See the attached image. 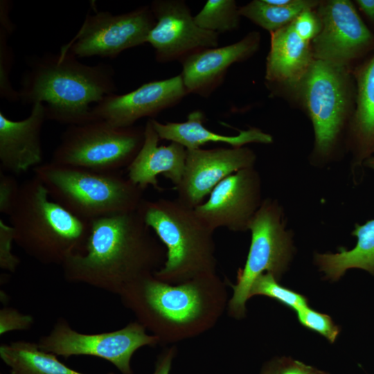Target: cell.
I'll return each mask as SVG.
<instances>
[{"mask_svg":"<svg viewBox=\"0 0 374 374\" xmlns=\"http://www.w3.org/2000/svg\"><path fill=\"white\" fill-rule=\"evenodd\" d=\"M46 119L42 103L33 105L29 116L21 121H12L0 111L1 170L16 175L42 164L41 132Z\"/></svg>","mask_w":374,"mask_h":374,"instance_id":"ac0fdd59","label":"cell"},{"mask_svg":"<svg viewBox=\"0 0 374 374\" xmlns=\"http://www.w3.org/2000/svg\"><path fill=\"white\" fill-rule=\"evenodd\" d=\"M205 119L204 114L200 110L190 112L185 122L161 123L150 118L160 139L177 143L186 150L198 149L208 143H223L233 148H240L251 143L268 144L273 141L270 134L256 127L240 130L235 136L219 134L204 127Z\"/></svg>","mask_w":374,"mask_h":374,"instance_id":"44dd1931","label":"cell"},{"mask_svg":"<svg viewBox=\"0 0 374 374\" xmlns=\"http://www.w3.org/2000/svg\"><path fill=\"white\" fill-rule=\"evenodd\" d=\"M155 235L138 210L92 220L84 252L64 262L63 276L120 296L164 264L166 249Z\"/></svg>","mask_w":374,"mask_h":374,"instance_id":"6da1fadb","label":"cell"},{"mask_svg":"<svg viewBox=\"0 0 374 374\" xmlns=\"http://www.w3.org/2000/svg\"><path fill=\"white\" fill-rule=\"evenodd\" d=\"M317 15L321 30L311 43L315 60L346 68L371 44L373 36L350 1L321 3Z\"/></svg>","mask_w":374,"mask_h":374,"instance_id":"5bb4252c","label":"cell"},{"mask_svg":"<svg viewBox=\"0 0 374 374\" xmlns=\"http://www.w3.org/2000/svg\"><path fill=\"white\" fill-rule=\"evenodd\" d=\"M295 0H265L267 3L277 6H286L294 3Z\"/></svg>","mask_w":374,"mask_h":374,"instance_id":"74e56055","label":"cell"},{"mask_svg":"<svg viewBox=\"0 0 374 374\" xmlns=\"http://www.w3.org/2000/svg\"><path fill=\"white\" fill-rule=\"evenodd\" d=\"M251 240L244 267L237 274L236 283L230 284L233 294L229 300L230 317L241 319L255 280L270 273L277 280L287 271L294 252L293 233L286 229L283 209L276 199H264L249 225Z\"/></svg>","mask_w":374,"mask_h":374,"instance_id":"52a82bcc","label":"cell"},{"mask_svg":"<svg viewBox=\"0 0 374 374\" xmlns=\"http://www.w3.org/2000/svg\"><path fill=\"white\" fill-rule=\"evenodd\" d=\"M310 374H328V373L323 372L321 371H319L313 367H311Z\"/></svg>","mask_w":374,"mask_h":374,"instance_id":"ab89813d","label":"cell"},{"mask_svg":"<svg viewBox=\"0 0 374 374\" xmlns=\"http://www.w3.org/2000/svg\"><path fill=\"white\" fill-rule=\"evenodd\" d=\"M155 24L149 6L119 15L105 11L87 14L76 35L60 53L77 58L100 56L114 59L125 50L147 43Z\"/></svg>","mask_w":374,"mask_h":374,"instance_id":"8fae6325","label":"cell"},{"mask_svg":"<svg viewBox=\"0 0 374 374\" xmlns=\"http://www.w3.org/2000/svg\"><path fill=\"white\" fill-rule=\"evenodd\" d=\"M138 211L166 249L163 266L154 272L172 285L216 274L214 231L195 208L175 199H144Z\"/></svg>","mask_w":374,"mask_h":374,"instance_id":"5b68a950","label":"cell"},{"mask_svg":"<svg viewBox=\"0 0 374 374\" xmlns=\"http://www.w3.org/2000/svg\"><path fill=\"white\" fill-rule=\"evenodd\" d=\"M176 353L177 348L175 346L163 350L158 357L153 374H169Z\"/></svg>","mask_w":374,"mask_h":374,"instance_id":"e575fe53","label":"cell"},{"mask_svg":"<svg viewBox=\"0 0 374 374\" xmlns=\"http://www.w3.org/2000/svg\"><path fill=\"white\" fill-rule=\"evenodd\" d=\"M156 24L147 40L160 63L181 61L202 49L217 47L219 34L199 27L182 0H154L150 6Z\"/></svg>","mask_w":374,"mask_h":374,"instance_id":"7c38bea8","label":"cell"},{"mask_svg":"<svg viewBox=\"0 0 374 374\" xmlns=\"http://www.w3.org/2000/svg\"><path fill=\"white\" fill-rule=\"evenodd\" d=\"M364 166L374 170V156L368 159L364 163Z\"/></svg>","mask_w":374,"mask_h":374,"instance_id":"f35d334b","label":"cell"},{"mask_svg":"<svg viewBox=\"0 0 374 374\" xmlns=\"http://www.w3.org/2000/svg\"><path fill=\"white\" fill-rule=\"evenodd\" d=\"M10 3H0V95L10 102L19 100L18 91L14 89L10 80V73L13 63V53L8 39L14 30L9 18Z\"/></svg>","mask_w":374,"mask_h":374,"instance_id":"4316f807","label":"cell"},{"mask_svg":"<svg viewBox=\"0 0 374 374\" xmlns=\"http://www.w3.org/2000/svg\"><path fill=\"white\" fill-rule=\"evenodd\" d=\"M351 234L357 239L352 249L339 247L336 253H314V263L327 279L337 281L353 268L365 270L374 276V219L363 224H355Z\"/></svg>","mask_w":374,"mask_h":374,"instance_id":"603a6c76","label":"cell"},{"mask_svg":"<svg viewBox=\"0 0 374 374\" xmlns=\"http://www.w3.org/2000/svg\"><path fill=\"white\" fill-rule=\"evenodd\" d=\"M20 186L13 175L0 170V212L9 215L18 197Z\"/></svg>","mask_w":374,"mask_h":374,"instance_id":"4dcf8cb0","label":"cell"},{"mask_svg":"<svg viewBox=\"0 0 374 374\" xmlns=\"http://www.w3.org/2000/svg\"><path fill=\"white\" fill-rule=\"evenodd\" d=\"M144 127H116L104 120L69 125L51 161L101 172L127 168L141 148Z\"/></svg>","mask_w":374,"mask_h":374,"instance_id":"ba28073f","label":"cell"},{"mask_svg":"<svg viewBox=\"0 0 374 374\" xmlns=\"http://www.w3.org/2000/svg\"><path fill=\"white\" fill-rule=\"evenodd\" d=\"M145 329L166 345L198 337L212 329L227 310L226 282L216 274L172 285L148 275L120 296Z\"/></svg>","mask_w":374,"mask_h":374,"instance_id":"7a4b0ae2","label":"cell"},{"mask_svg":"<svg viewBox=\"0 0 374 374\" xmlns=\"http://www.w3.org/2000/svg\"><path fill=\"white\" fill-rule=\"evenodd\" d=\"M296 312L299 322L304 327L323 336L330 343L336 340L340 329L328 314L319 312L308 306Z\"/></svg>","mask_w":374,"mask_h":374,"instance_id":"f1b7e54d","label":"cell"},{"mask_svg":"<svg viewBox=\"0 0 374 374\" xmlns=\"http://www.w3.org/2000/svg\"><path fill=\"white\" fill-rule=\"evenodd\" d=\"M45 352L62 356L90 355L114 364L122 374H132L130 362L134 353L143 346H155L159 339L146 332L137 321L121 329L98 334H82L73 330L64 318H59L51 331L37 343Z\"/></svg>","mask_w":374,"mask_h":374,"instance_id":"30bf717a","label":"cell"},{"mask_svg":"<svg viewBox=\"0 0 374 374\" xmlns=\"http://www.w3.org/2000/svg\"><path fill=\"white\" fill-rule=\"evenodd\" d=\"M19 92L24 104L44 105L46 119L69 125L91 121L90 104L115 93L112 66L87 65L69 53H46L29 58Z\"/></svg>","mask_w":374,"mask_h":374,"instance_id":"3957f363","label":"cell"},{"mask_svg":"<svg viewBox=\"0 0 374 374\" xmlns=\"http://www.w3.org/2000/svg\"><path fill=\"white\" fill-rule=\"evenodd\" d=\"M240 17L234 0H208L194 20L201 28L219 34L238 29Z\"/></svg>","mask_w":374,"mask_h":374,"instance_id":"484cf974","label":"cell"},{"mask_svg":"<svg viewBox=\"0 0 374 374\" xmlns=\"http://www.w3.org/2000/svg\"><path fill=\"white\" fill-rule=\"evenodd\" d=\"M187 92L181 75L145 83L122 95L106 96L91 109L94 120L119 127L133 126L143 117H154L179 103Z\"/></svg>","mask_w":374,"mask_h":374,"instance_id":"2e32d148","label":"cell"},{"mask_svg":"<svg viewBox=\"0 0 374 374\" xmlns=\"http://www.w3.org/2000/svg\"><path fill=\"white\" fill-rule=\"evenodd\" d=\"M357 107L350 131L355 173L374 154V55L357 73Z\"/></svg>","mask_w":374,"mask_h":374,"instance_id":"7402d4cb","label":"cell"},{"mask_svg":"<svg viewBox=\"0 0 374 374\" xmlns=\"http://www.w3.org/2000/svg\"><path fill=\"white\" fill-rule=\"evenodd\" d=\"M260 42V33L251 32L234 44L202 49L183 59L180 75L187 92L208 97L223 82L229 66L253 55Z\"/></svg>","mask_w":374,"mask_h":374,"instance_id":"e0dca14e","label":"cell"},{"mask_svg":"<svg viewBox=\"0 0 374 374\" xmlns=\"http://www.w3.org/2000/svg\"><path fill=\"white\" fill-rule=\"evenodd\" d=\"M280 365V358L268 362L262 368L260 374H278Z\"/></svg>","mask_w":374,"mask_h":374,"instance_id":"8d00e7d4","label":"cell"},{"mask_svg":"<svg viewBox=\"0 0 374 374\" xmlns=\"http://www.w3.org/2000/svg\"><path fill=\"white\" fill-rule=\"evenodd\" d=\"M15 242V231L10 224L0 220V267L14 272L20 264L19 258L12 253V244Z\"/></svg>","mask_w":374,"mask_h":374,"instance_id":"f546056e","label":"cell"},{"mask_svg":"<svg viewBox=\"0 0 374 374\" xmlns=\"http://www.w3.org/2000/svg\"><path fill=\"white\" fill-rule=\"evenodd\" d=\"M263 200L261 178L253 167L240 170L223 179L208 199L195 210L213 231L226 228L244 232L249 231Z\"/></svg>","mask_w":374,"mask_h":374,"instance_id":"4fadbf2b","label":"cell"},{"mask_svg":"<svg viewBox=\"0 0 374 374\" xmlns=\"http://www.w3.org/2000/svg\"><path fill=\"white\" fill-rule=\"evenodd\" d=\"M256 295L268 296L296 312L308 306L306 297L280 285L275 276L270 273L261 274L253 282L250 296Z\"/></svg>","mask_w":374,"mask_h":374,"instance_id":"83f0119b","label":"cell"},{"mask_svg":"<svg viewBox=\"0 0 374 374\" xmlns=\"http://www.w3.org/2000/svg\"><path fill=\"white\" fill-rule=\"evenodd\" d=\"M355 2L359 8L374 21V0H357Z\"/></svg>","mask_w":374,"mask_h":374,"instance_id":"d590c367","label":"cell"},{"mask_svg":"<svg viewBox=\"0 0 374 374\" xmlns=\"http://www.w3.org/2000/svg\"><path fill=\"white\" fill-rule=\"evenodd\" d=\"M8 216L15 242L40 263L62 266L69 256L85 251L90 221L52 199L35 176L21 184Z\"/></svg>","mask_w":374,"mask_h":374,"instance_id":"277c9868","label":"cell"},{"mask_svg":"<svg viewBox=\"0 0 374 374\" xmlns=\"http://www.w3.org/2000/svg\"><path fill=\"white\" fill-rule=\"evenodd\" d=\"M314 133L315 164L333 160L348 116V79L345 67L315 60L298 84Z\"/></svg>","mask_w":374,"mask_h":374,"instance_id":"9c48e42d","label":"cell"},{"mask_svg":"<svg viewBox=\"0 0 374 374\" xmlns=\"http://www.w3.org/2000/svg\"><path fill=\"white\" fill-rule=\"evenodd\" d=\"M33 172L52 199L88 221L136 211L144 200V190L119 172H101L52 161Z\"/></svg>","mask_w":374,"mask_h":374,"instance_id":"8992f818","label":"cell"},{"mask_svg":"<svg viewBox=\"0 0 374 374\" xmlns=\"http://www.w3.org/2000/svg\"><path fill=\"white\" fill-rule=\"evenodd\" d=\"M314 60L311 42L300 37L291 22L271 33L265 79L270 83L297 85Z\"/></svg>","mask_w":374,"mask_h":374,"instance_id":"ffe728a7","label":"cell"},{"mask_svg":"<svg viewBox=\"0 0 374 374\" xmlns=\"http://www.w3.org/2000/svg\"><path fill=\"white\" fill-rule=\"evenodd\" d=\"M255 152L247 148L187 150L184 175L175 188L177 199L195 208L223 179L240 170L253 168Z\"/></svg>","mask_w":374,"mask_h":374,"instance_id":"9a60e30c","label":"cell"},{"mask_svg":"<svg viewBox=\"0 0 374 374\" xmlns=\"http://www.w3.org/2000/svg\"><path fill=\"white\" fill-rule=\"evenodd\" d=\"M296 33L303 39L311 42L321 30V22L312 10L301 12L292 21Z\"/></svg>","mask_w":374,"mask_h":374,"instance_id":"1f68e13d","label":"cell"},{"mask_svg":"<svg viewBox=\"0 0 374 374\" xmlns=\"http://www.w3.org/2000/svg\"><path fill=\"white\" fill-rule=\"evenodd\" d=\"M0 357L10 374H84L68 367L55 355L42 350L37 343L17 341L1 344Z\"/></svg>","mask_w":374,"mask_h":374,"instance_id":"cb8c5ba5","label":"cell"},{"mask_svg":"<svg viewBox=\"0 0 374 374\" xmlns=\"http://www.w3.org/2000/svg\"><path fill=\"white\" fill-rule=\"evenodd\" d=\"M311 367L297 360L282 357L278 374H310Z\"/></svg>","mask_w":374,"mask_h":374,"instance_id":"836d02e7","label":"cell"},{"mask_svg":"<svg viewBox=\"0 0 374 374\" xmlns=\"http://www.w3.org/2000/svg\"><path fill=\"white\" fill-rule=\"evenodd\" d=\"M33 323V317L24 314L12 308H3L0 310L1 335L11 330H27Z\"/></svg>","mask_w":374,"mask_h":374,"instance_id":"d6a6232c","label":"cell"},{"mask_svg":"<svg viewBox=\"0 0 374 374\" xmlns=\"http://www.w3.org/2000/svg\"><path fill=\"white\" fill-rule=\"evenodd\" d=\"M318 1L295 0L286 6H277L267 3L265 0H253L240 7V16L271 33L288 25L305 10H313L319 5Z\"/></svg>","mask_w":374,"mask_h":374,"instance_id":"d4e9b609","label":"cell"},{"mask_svg":"<svg viewBox=\"0 0 374 374\" xmlns=\"http://www.w3.org/2000/svg\"><path fill=\"white\" fill-rule=\"evenodd\" d=\"M144 128V141L127 168V178L143 190L149 186L161 190L157 177L161 175L170 179L176 188L184 175L187 150L175 142L159 145L160 138L150 118L146 121Z\"/></svg>","mask_w":374,"mask_h":374,"instance_id":"d6986e66","label":"cell"}]
</instances>
